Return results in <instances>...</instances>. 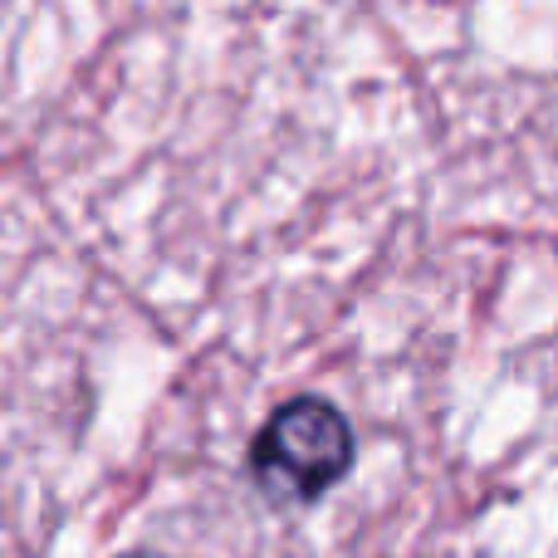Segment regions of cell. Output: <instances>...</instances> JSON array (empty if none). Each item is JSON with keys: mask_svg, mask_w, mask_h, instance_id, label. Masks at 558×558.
Segmentation results:
<instances>
[{"mask_svg": "<svg viewBox=\"0 0 558 558\" xmlns=\"http://www.w3.org/2000/svg\"><path fill=\"white\" fill-rule=\"evenodd\" d=\"M353 471V432L324 397H294L260 426L251 475L270 505H314Z\"/></svg>", "mask_w": 558, "mask_h": 558, "instance_id": "cell-1", "label": "cell"}, {"mask_svg": "<svg viewBox=\"0 0 558 558\" xmlns=\"http://www.w3.org/2000/svg\"><path fill=\"white\" fill-rule=\"evenodd\" d=\"M123 558H157V554H123Z\"/></svg>", "mask_w": 558, "mask_h": 558, "instance_id": "cell-2", "label": "cell"}]
</instances>
